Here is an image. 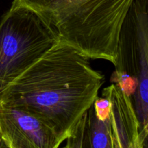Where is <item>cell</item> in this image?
Masks as SVG:
<instances>
[{"label":"cell","mask_w":148,"mask_h":148,"mask_svg":"<svg viewBox=\"0 0 148 148\" xmlns=\"http://www.w3.org/2000/svg\"><path fill=\"white\" fill-rule=\"evenodd\" d=\"M89 59L59 39L0 94V101L36 114L64 141L104 82Z\"/></svg>","instance_id":"1"},{"label":"cell","mask_w":148,"mask_h":148,"mask_svg":"<svg viewBox=\"0 0 148 148\" xmlns=\"http://www.w3.org/2000/svg\"><path fill=\"white\" fill-rule=\"evenodd\" d=\"M135 0H13L36 12L58 36L88 59L114 65L120 32Z\"/></svg>","instance_id":"2"},{"label":"cell","mask_w":148,"mask_h":148,"mask_svg":"<svg viewBox=\"0 0 148 148\" xmlns=\"http://www.w3.org/2000/svg\"><path fill=\"white\" fill-rule=\"evenodd\" d=\"M59 40L36 12L12 5L0 21V94Z\"/></svg>","instance_id":"3"},{"label":"cell","mask_w":148,"mask_h":148,"mask_svg":"<svg viewBox=\"0 0 148 148\" xmlns=\"http://www.w3.org/2000/svg\"><path fill=\"white\" fill-rule=\"evenodd\" d=\"M115 71L134 82L130 97L140 127L143 148L148 146V0H135L120 32Z\"/></svg>","instance_id":"4"},{"label":"cell","mask_w":148,"mask_h":148,"mask_svg":"<svg viewBox=\"0 0 148 148\" xmlns=\"http://www.w3.org/2000/svg\"><path fill=\"white\" fill-rule=\"evenodd\" d=\"M0 140L7 148H59L64 140L42 119L0 101Z\"/></svg>","instance_id":"5"},{"label":"cell","mask_w":148,"mask_h":148,"mask_svg":"<svg viewBox=\"0 0 148 148\" xmlns=\"http://www.w3.org/2000/svg\"><path fill=\"white\" fill-rule=\"evenodd\" d=\"M77 127L81 148H121L116 121L111 108L108 118L102 121L96 116L92 105L81 117Z\"/></svg>","instance_id":"6"},{"label":"cell","mask_w":148,"mask_h":148,"mask_svg":"<svg viewBox=\"0 0 148 148\" xmlns=\"http://www.w3.org/2000/svg\"><path fill=\"white\" fill-rule=\"evenodd\" d=\"M94 111L95 115L100 120L105 121L108 118L111 113V103L107 97H97L94 101L93 104Z\"/></svg>","instance_id":"7"},{"label":"cell","mask_w":148,"mask_h":148,"mask_svg":"<svg viewBox=\"0 0 148 148\" xmlns=\"http://www.w3.org/2000/svg\"><path fill=\"white\" fill-rule=\"evenodd\" d=\"M66 140V145L64 148H81L80 133L78 129L77 124L72 131L71 135Z\"/></svg>","instance_id":"8"},{"label":"cell","mask_w":148,"mask_h":148,"mask_svg":"<svg viewBox=\"0 0 148 148\" xmlns=\"http://www.w3.org/2000/svg\"><path fill=\"white\" fill-rule=\"evenodd\" d=\"M0 148H7L1 140H0Z\"/></svg>","instance_id":"9"}]
</instances>
